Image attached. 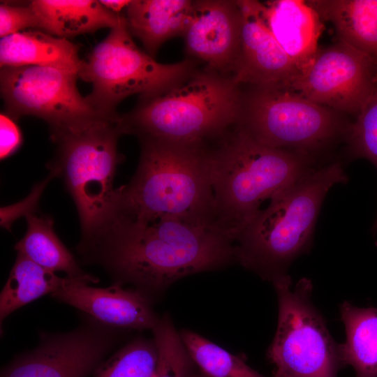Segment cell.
<instances>
[{
	"label": "cell",
	"instance_id": "6da1fadb",
	"mask_svg": "<svg viewBox=\"0 0 377 377\" xmlns=\"http://www.w3.org/2000/svg\"><path fill=\"white\" fill-rule=\"evenodd\" d=\"M84 258L102 265L114 284H131L153 302L177 281L235 261L233 242L215 226L170 217L117 216Z\"/></svg>",
	"mask_w": 377,
	"mask_h": 377
},
{
	"label": "cell",
	"instance_id": "7a4b0ae2",
	"mask_svg": "<svg viewBox=\"0 0 377 377\" xmlns=\"http://www.w3.org/2000/svg\"><path fill=\"white\" fill-rule=\"evenodd\" d=\"M140 140L137 170L117 188L115 216L138 221L177 218L216 227L206 144Z\"/></svg>",
	"mask_w": 377,
	"mask_h": 377
},
{
	"label": "cell",
	"instance_id": "3957f363",
	"mask_svg": "<svg viewBox=\"0 0 377 377\" xmlns=\"http://www.w3.org/2000/svg\"><path fill=\"white\" fill-rule=\"evenodd\" d=\"M209 148L217 228L233 244L267 199L315 168L309 155L265 145L236 124Z\"/></svg>",
	"mask_w": 377,
	"mask_h": 377
},
{
	"label": "cell",
	"instance_id": "277c9868",
	"mask_svg": "<svg viewBox=\"0 0 377 377\" xmlns=\"http://www.w3.org/2000/svg\"><path fill=\"white\" fill-rule=\"evenodd\" d=\"M341 164L316 166L269 200L234 242L235 261L273 286L291 283L288 269L311 243L323 200L346 183Z\"/></svg>",
	"mask_w": 377,
	"mask_h": 377
},
{
	"label": "cell",
	"instance_id": "5b68a950",
	"mask_svg": "<svg viewBox=\"0 0 377 377\" xmlns=\"http://www.w3.org/2000/svg\"><path fill=\"white\" fill-rule=\"evenodd\" d=\"M118 118L101 116L51 133L57 149L47 168L63 180L75 202L81 224L77 251L82 256L96 244L115 215L117 188H113V180L122 160L117 151L123 134Z\"/></svg>",
	"mask_w": 377,
	"mask_h": 377
},
{
	"label": "cell",
	"instance_id": "8992f818",
	"mask_svg": "<svg viewBox=\"0 0 377 377\" xmlns=\"http://www.w3.org/2000/svg\"><path fill=\"white\" fill-rule=\"evenodd\" d=\"M243 94L231 75L205 68L161 94L140 96L131 112L119 115L123 134L182 144L216 140L240 118Z\"/></svg>",
	"mask_w": 377,
	"mask_h": 377
},
{
	"label": "cell",
	"instance_id": "52a82bcc",
	"mask_svg": "<svg viewBox=\"0 0 377 377\" xmlns=\"http://www.w3.org/2000/svg\"><path fill=\"white\" fill-rule=\"evenodd\" d=\"M192 60L161 64L134 43L126 19L111 29L82 64L78 76L92 85L86 96L100 114H117L116 106L128 96H152L182 84L195 73Z\"/></svg>",
	"mask_w": 377,
	"mask_h": 377
},
{
	"label": "cell",
	"instance_id": "ba28073f",
	"mask_svg": "<svg viewBox=\"0 0 377 377\" xmlns=\"http://www.w3.org/2000/svg\"><path fill=\"white\" fill-rule=\"evenodd\" d=\"M274 285L278 322L268 357L279 377H337L341 363L339 345L311 300L313 286L300 279Z\"/></svg>",
	"mask_w": 377,
	"mask_h": 377
},
{
	"label": "cell",
	"instance_id": "9c48e42d",
	"mask_svg": "<svg viewBox=\"0 0 377 377\" xmlns=\"http://www.w3.org/2000/svg\"><path fill=\"white\" fill-rule=\"evenodd\" d=\"M237 124L265 145L306 155L343 130L336 111L291 90L270 87H253L243 95Z\"/></svg>",
	"mask_w": 377,
	"mask_h": 377
},
{
	"label": "cell",
	"instance_id": "30bf717a",
	"mask_svg": "<svg viewBox=\"0 0 377 377\" xmlns=\"http://www.w3.org/2000/svg\"><path fill=\"white\" fill-rule=\"evenodd\" d=\"M78 77V71L60 67L1 68V94L6 114L13 120L24 115L41 118L49 124L50 133L105 116L80 94Z\"/></svg>",
	"mask_w": 377,
	"mask_h": 377
},
{
	"label": "cell",
	"instance_id": "8fae6325",
	"mask_svg": "<svg viewBox=\"0 0 377 377\" xmlns=\"http://www.w3.org/2000/svg\"><path fill=\"white\" fill-rule=\"evenodd\" d=\"M79 325L68 332L40 331L38 346L5 365L0 377H88L94 374L127 330L80 313Z\"/></svg>",
	"mask_w": 377,
	"mask_h": 377
},
{
	"label": "cell",
	"instance_id": "7c38bea8",
	"mask_svg": "<svg viewBox=\"0 0 377 377\" xmlns=\"http://www.w3.org/2000/svg\"><path fill=\"white\" fill-rule=\"evenodd\" d=\"M377 89V59L341 41L317 53L287 89L334 111L357 113Z\"/></svg>",
	"mask_w": 377,
	"mask_h": 377
},
{
	"label": "cell",
	"instance_id": "4fadbf2b",
	"mask_svg": "<svg viewBox=\"0 0 377 377\" xmlns=\"http://www.w3.org/2000/svg\"><path fill=\"white\" fill-rule=\"evenodd\" d=\"M242 13L240 51L232 74L238 84L288 89L300 69L279 44L265 20L262 2L237 1Z\"/></svg>",
	"mask_w": 377,
	"mask_h": 377
},
{
	"label": "cell",
	"instance_id": "5bb4252c",
	"mask_svg": "<svg viewBox=\"0 0 377 377\" xmlns=\"http://www.w3.org/2000/svg\"><path fill=\"white\" fill-rule=\"evenodd\" d=\"M242 13L237 1H193L183 35L186 54L225 75L234 73L240 51Z\"/></svg>",
	"mask_w": 377,
	"mask_h": 377
},
{
	"label": "cell",
	"instance_id": "9a60e30c",
	"mask_svg": "<svg viewBox=\"0 0 377 377\" xmlns=\"http://www.w3.org/2000/svg\"><path fill=\"white\" fill-rule=\"evenodd\" d=\"M51 297L103 324L127 331L151 330L160 318L147 296L119 284L97 288L65 276Z\"/></svg>",
	"mask_w": 377,
	"mask_h": 377
},
{
	"label": "cell",
	"instance_id": "2e32d148",
	"mask_svg": "<svg viewBox=\"0 0 377 377\" xmlns=\"http://www.w3.org/2000/svg\"><path fill=\"white\" fill-rule=\"evenodd\" d=\"M262 3L270 31L301 72L318 50L321 18L307 1L276 0Z\"/></svg>",
	"mask_w": 377,
	"mask_h": 377
},
{
	"label": "cell",
	"instance_id": "e0dca14e",
	"mask_svg": "<svg viewBox=\"0 0 377 377\" xmlns=\"http://www.w3.org/2000/svg\"><path fill=\"white\" fill-rule=\"evenodd\" d=\"M193 9L191 0H134L126 7L124 17L131 35L154 57L164 42L184 35Z\"/></svg>",
	"mask_w": 377,
	"mask_h": 377
},
{
	"label": "cell",
	"instance_id": "ac0fdd59",
	"mask_svg": "<svg viewBox=\"0 0 377 377\" xmlns=\"http://www.w3.org/2000/svg\"><path fill=\"white\" fill-rule=\"evenodd\" d=\"M29 3L38 19V29L66 39L102 28L112 29L124 18L99 1L34 0Z\"/></svg>",
	"mask_w": 377,
	"mask_h": 377
},
{
	"label": "cell",
	"instance_id": "d6986e66",
	"mask_svg": "<svg viewBox=\"0 0 377 377\" xmlns=\"http://www.w3.org/2000/svg\"><path fill=\"white\" fill-rule=\"evenodd\" d=\"M79 47L66 38L44 31H22L1 38L0 64L6 66H54L78 71Z\"/></svg>",
	"mask_w": 377,
	"mask_h": 377
},
{
	"label": "cell",
	"instance_id": "ffe728a7",
	"mask_svg": "<svg viewBox=\"0 0 377 377\" xmlns=\"http://www.w3.org/2000/svg\"><path fill=\"white\" fill-rule=\"evenodd\" d=\"M307 2L332 24L339 41L377 59V0H313Z\"/></svg>",
	"mask_w": 377,
	"mask_h": 377
},
{
	"label": "cell",
	"instance_id": "44dd1931",
	"mask_svg": "<svg viewBox=\"0 0 377 377\" xmlns=\"http://www.w3.org/2000/svg\"><path fill=\"white\" fill-rule=\"evenodd\" d=\"M26 219L27 230L15 246L17 253L47 270L64 272L69 279L88 283H98L99 279L85 272L57 237L50 216L31 212L26 215Z\"/></svg>",
	"mask_w": 377,
	"mask_h": 377
},
{
	"label": "cell",
	"instance_id": "7402d4cb",
	"mask_svg": "<svg viewBox=\"0 0 377 377\" xmlns=\"http://www.w3.org/2000/svg\"><path fill=\"white\" fill-rule=\"evenodd\" d=\"M346 341L339 345L341 364L350 365L355 377H377V307L340 306Z\"/></svg>",
	"mask_w": 377,
	"mask_h": 377
},
{
	"label": "cell",
	"instance_id": "603a6c76",
	"mask_svg": "<svg viewBox=\"0 0 377 377\" xmlns=\"http://www.w3.org/2000/svg\"><path fill=\"white\" fill-rule=\"evenodd\" d=\"M64 278L17 253L9 276L0 294V323L17 309L54 293Z\"/></svg>",
	"mask_w": 377,
	"mask_h": 377
},
{
	"label": "cell",
	"instance_id": "cb8c5ba5",
	"mask_svg": "<svg viewBox=\"0 0 377 377\" xmlns=\"http://www.w3.org/2000/svg\"><path fill=\"white\" fill-rule=\"evenodd\" d=\"M179 332L192 359L207 377H265L241 357L199 334L189 330Z\"/></svg>",
	"mask_w": 377,
	"mask_h": 377
},
{
	"label": "cell",
	"instance_id": "d4e9b609",
	"mask_svg": "<svg viewBox=\"0 0 377 377\" xmlns=\"http://www.w3.org/2000/svg\"><path fill=\"white\" fill-rule=\"evenodd\" d=\"M157 357L153 337L136 336L107 358L93 377H152Z\"/></svg>",
	"mask_w": 377,
	"mask_h": 377
},
{
	"label": "cell",
	"instance_id": "484cf974",
	"mask_svg": "<svg viewBox=\"0 0 377 377\" xmlns=\"http://www.w3.org/2000/svg\"><path fill=\"white\" fill-rule=\"evenodd\" d=\"M351 155L370 161L377 169V89L348 129Z\"/></svg>",
	"mask_w": 377,
	"mask_h": 377
},
{
	"label": "cell",
	"instance_id": "4316f807",
	"mask_svg": "<svg viewBox=\"0 0 377 377\" xmlns=\"http://www.w3.org/2000/svg\"><path fill=\"white\" fill-rule=\"evenodd\" d=\"M33 27L38 28V21L29 3L27 6L10 5L5 3H1V38Z\"/></svg>",
	"mask_w": 377,
	"mask_h": 377
},
{
	"label": "cell",
	"instance_id": "83f0119b",
	"mask_svg": "<svg viewBox=\"0 0 377 377\" xmlns=\"http://www.w3.org/2000/svg\"><path fill=\"white\" fill-rule=\"evenodd\" d=\"M22 136L18 126L7 114H0V157L5 159L20 147Z\"/></svg>",
	"mask_w": 377,
	"mask_h": 377
},
{
	"label": "cell",
	"instance_id": "f1b7e54d",
	"mask_svg": "<svg viewBox=\"0 0 377 377\" xmlns=\"http://www.w3.org/2000/svg\"><path fill=\"white\" fill-rule=\"evenodd\" d=\"M152 377H207L184 360L170 356L156 363Z\"/></svg>",
	"mask_w": 377,
	"mask_h": 377
},
{
	"label": "cell",
	"instance_id": "f546056e",
	"mask_svg": "<svg viewBox=\"0 0 377 377\" xmlns=\"http://www.w3.org/2000/svg\"><path fill=\"white\" fill-rule=\"evenodd\" d=\"M99 1L105 7L116 13H119L121 9L126 8L131 2V1L126 0H101Z\"/></svg>",
	"mask_w": 377,
	"mask_h": 377
},
{
	"label": "cell",
	"instance_id": "4dcf8cb0",
	"mask_svg": "<svg viewBox=\"0 0 377 377\" xmlns=\"http://www.w3.org/2000/svg\"><path fill=\"white\" fill-rule=\"evenodd\" d=\"M374 227H375V228H376V229H377V220H376V223H375V226H374Z\"/></svg>",
	"mask_w": 377,
	"mask_h": 377
},
{
	"label": "cell",
	"instance_id": "1f68e13d",
	"mask_svg": "<svg viewBox=\"0 0 377 377\" xmlns=\"http://www.w3.org/2000/svg\"><path fill=\"white\" fill-rule=\"evenodd\" d=\"M272 377H279V376H276V374H274V376Z\"/></svg>",
	"mask_w": 377,
	"mask_h": 377
}]
</instances>
